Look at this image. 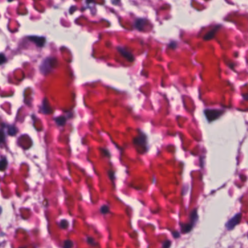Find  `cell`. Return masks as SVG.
Masks as SVG:
<instances>
[{
  "label": "cell",
  "instance_id": "obj_1",
  "mask_svg": "<svg viewBox=\"0 0 248 248\" xmlns=\"http://www.w3.org/2000/svg\"><path fill=\"white\" fill-rule=\"evenodd\" d=\"M223 113L224 111L218 109H206L205 111V117L210 122L218 119Z\"/></svg>",
  "mask_w": 248,
  "mask_h": 248
},
{
  "label": "cell",
  "instance_id": "obj_16",
  "mask_svg": "<svg viewBox=\"0 0 248 248\" xmlns=\"http://www.w3.org/2000/svg\"><path fill=\"white\" fill-rule=\"evenodd\" d=\"M5 141V134L2 129H0V144L3 143Z\"/></svg>",
  "mask_w": 248,
  "mask_h": 248
},
{
  "label": "cell",
  "instance_id": "obj_20",
  "mask_svg": "<svg viewBox=\"0 0 248 248\" xmlns=\"http://www.w3.org/2000/svg\"><path fill=\"white\" fill-rule=\"evenodd\" d=\"M176 47H177V43L175 42H172L169 45V48H173V49H175V48H176Z\"/></svg>",
  "mask_w": 248,
  "mask_h": 248
},
{
  "label": "cell",
  "instance_id": "obj_9",
  "mask_svg": "<svg viewBox=\"0 0 248 248\" xmlns=\"http://www.w3.org/2000/svg\"><path fill=\"white\" fill-rule=\"evenodd\" d=\"M145 23L146 20L144 19H137L136 20V23H135V26L139 31H142L146 24Z\"/></svg>",
  "mask_w": 248,
  "mask_h": 248
},
{
  "label": "cell",
  "instance_id": "obj_3",
  "mask_svg": "<svg viewBox=\"0 0 248 248\" xmlns=\"http://www.w3.org/2000/svg\"><path fill=\"white\" fill-rule=\"evenodd\" d=\"M138 132H139L138 136L136 138H135L134 141H133V143H134L136 146H141V147H146L147 144L146 136L143 133L140 131V130Z\"/></svg>",
  "mask_w": 248,
  "mask_h": 248
},
{
  "label": "cell",
  "instance_id": "obj_2",
  "mask_svg": "<svg viewBox=\"0 0 248 248\" xmlns=\"http://www.w3.org/2000/svg\"><path fill=\"white\" fill-rule=\"evenodd\" d=\"M56 61V59L54 58H47L46 60L42 62V65H41V72L44 74H49L50 71H51L53 68H54V66L53 65V61Z\"/></svg>",
  "mask_w": 248,
  "mask_h": 248
},
{
  "label": "cell",
  "instance_id": "obj_12",
  "mask_svg": "<svg viewBox=\"0 0 248 248\" xmlns=\"http://www.w3.org/2000/svg\"><path fill=\"white\" fill-rule=\"evenodd\" d=\"M55 121H56V124H57L58 125H59V126H63L66 124V119L64 117H59L55 119Z\"/></svg>",
  "mask_w": 248,
  "mask_h": 248
},
{
  "label": "cell",
  "instance_id": "obj_15",
  "mask_svg": "<svg viewBox=\"0 0 248 248\" xmlns=\"http://www.w3.org/2000/svg\"><path fill=\"white\" fill-rule=\"evenodd\" d=\"M74 244L73 242H72V241H71V240H66V241L64 242V245H63V247L64 248H71L73 247Z\"/></svg>",
  "mask_w": 248,
  "mask_h": 248
},
{
  "label": "cell",
  "instance_id": "obj_11",
  "mask_svg": "<svg viewBox=\"0 0 248 248\" xmlns=\"http://www.w3.org/2000/svg\"><path fill=\"white\" fill-rule=\"evenodd\" d=\"M190 218H191V224H192V225L194 226V223L197 222V218H198V216H197V210H194V211L191 213V216H190Z\"/></svg>",
  "mask_w": 248,
  "mask_h": 248
},
{
  "label": "cell",
  "instance_id": "obj_17",
  "mask_svg": "<svg viewBox=\"0 0 248 248\" xmlns=\"http://www.w3.org/2000/svg\"><path fill=\"white\" fill-rule=\"evenodd\" d=\"M100 212L103 214H107L109 212V208L106 205H104V206H102L101 208H100Z\"/></svg>",
  "mask_w": 248,
  "mask_h": 248
},
{
  "label": "cell",
  "instance_id": "obj_6",
  "mask_svg": "<svg viewBox=\"0 0 248 248\" xmlns=\"http://www.w3.org/2000/svg\"><path fill=\"white\" fill-rule=\"evenodd\" d=\"M41 112L43 113L44 114H50L53 112L51 107H50L49 104V102H48V100H47L46 98L44 99L43 102H42V108H41Z\"/></svg>",
  "mask_w": 248,
  "mask_h": 248
},
{
  "label": "cell",
  "instance_id": "obj_5",
  "mask_svg": "<svg viewBox=\"0 0 248 248\" xmlns=\"http://www.w3.org/2000/svg\"><path fill=\"white\" fill-rule=\"evenodd\" d=\"M117 50H118L119 53H120V54L122 55L124 58H126L127 60H128V61H130V62H133V61H134V60H135L134 56H133V55L130 52L128 51V50L122 48V47H119V46L117 48Z\"/></svg>",
  "mask_w": 248,
  "mask_h": 248
},
{
  "label": "cell",
  "instance_id": "obj_13",
  "mask_svg": "<svg viewBox=\"0 0 248 248\" xmlns=\"http://www.w3.org/2000/svg\"><path fill=\"white\" fill-rule=\"evenodd\" d=\"M7 165V159L3 158V159H0V170L4 171L6 169Z\"/></svg>",
  "mask_w": 248,
  "mask_h": 248
},
{
  "label": "cell",
  "instance_id": "obj_22",
  "mask_svg": "<svg viewBox=\"0 0 248 248\" xmlns=\"http://www.w3.org/2000/svg\"><path fill=\"white\" fill-rule=\"evenodd\" d=\"M172 234L174 235V236H175V238L177 237H179V233L178 232H176V231H173L172 232Z\"/></svg>",
  "mask_w": 248,
  "mask_h": 248
},
{
  "label": "cell",
  "instance_id": "obj_8",
  "mask_svg": "<svg viewBox=\"0 0 248 248\" xmlns=\"http://www.w3.org/2000/svg\"><path fill=\"white\" fill-rule=\"evenodd\" d=\"M220 28H221V26H215L213 29H212L210 31H208V32L205 34V36L204 37V40L206 41L212 40V39L215 37V35H216V33L218 32V31Z\"/></svg>",
  "mask_w": 248,
  "mask_h": 248
},
{
  "label": "cell",
  "instance_id": "obj_4",
  "mask_svg": "<svg viewBox=\"0 0 248 248\" xmlns=\"http://www.w3.org/2000/svg\"><path fill=\"white\" fill-rule=\"evenodd\" d=\"M242 218V214L241 213H239V214L236 215L234 218H232L231 219H230L228 221V223H226V228L229 229V230H231V229H234L236 225L240 222Z\"/></svg>",
  "mask_w": 248,
  "mask_h": 248
},
{
  "label": "cell",
  "instance_id": "obj_21",
  "mask_svg": "<svg viewBox=\"0 0 248 248\" xmlns=\"http://www.w3.org/2000/svg\"><path fill=\"white\" fill-rule=\"evenodd\" d=\"M87 242H88L89 244H91V245H94V243H95V240H94L92 238L87 239Z\"/></svg>",
  "mask_w": 248,
  "mask_h": 248
},
{
  "label": "cell",
  "instance_id": "obj_7",
  "mask_svg": "<svg viewBox=\"0 0 248 248\" xmlns=\"http://www.w3.org/2000/svg\"><path fill=\"white\" fill-rule=\"evenodd\" d=\"M29 39L31 42H34L37 46L39 47H43L45 45V42H46V39L45 37H30Z\"/></svg>",
  "mask_w": 248,
  "mask_h": 248
},
{
  "label": "cell",
  "instance_id": "obj_19",
  "mask_svg": "<svg viewBox=\"0 0 248 248\" xmlns=\"http://www.w3.org/2000/svg\"><path fill=\"white\" fill-rule=\"evenodd\" d=\"M171 245V242L169 241V240H167V241H165L164 243H163L162 244V247L163 248H169L170 247Z\"/></svg>",
  "mask_w": 248,
  "mask_h": 248
},
{
  "label": "cell",
  "instance_id": "obj_10",
  "mask_svg": "<svg viewBox=\"0 0 248 248\" xmlns=\"http://www.w3.org/2000/svg\"><path fill=\"white\" fill-rule=\"evenodd\" d=\"M194 226L191 223L188 224H184V225L181 226V230L183 233H188V232L191 231V229H192Z\"/></svg>",
  "mask_w": 248,
  "mask_h": 248
},
{
  "label": "cell",
  "instance_id": "obj_18",
  "mask_svg": "<svg viewBox=\"0 0 248 248\" xmlns=\"http://www.w3.org/2000/svg\"><path fill=\"white\" fill-rule=\"evenodd\" d=\"M6 61H7V58H6L5 56H4V54H2V53H1V54H0V65L5 63Z\"/></svg>",
  "mask_w": 248,
  "mask_h": 248
},
{
  "label": "cell",
  "instance_id": "obj_14",
  "mask_svg": "<svg viewBox=\"0 0 248 248\" xmlns=\"http://www.w3.org/2000/svg\"><path fill=\"white\" fill-rule=\"evenodd\" d=\"M18 130H17L16 128H15L14 125H10L8 126V134L10 136H15L17 133Z\"/></svg>",
  "mask_w": 248,
  "mask_h": 248
}]
</instances>
